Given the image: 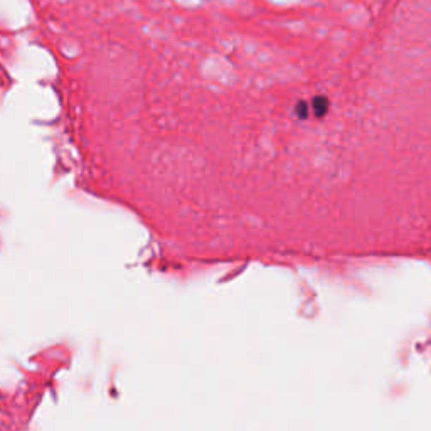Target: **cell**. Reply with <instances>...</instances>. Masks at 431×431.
Returning a JSON list of instances; mask_svg holds the SVG:
<instances>
[{
    "label": "cell",
    "instance_id": "cell-1",
    "mask_svg": "<svg viewBox=\"0 0 431 431\" xmlns=\"http://www.w3.org/2000/svg\"><path fill=\"white\" fill-rule=\"evenodd\" d=\"M312 112L317 118L325 117L328 112V100L325 96H315L312 101Z\"/></svg>",
    "mask_w": 431,
    "mask_h": 431
},
{
    "label": "cell",
    "instance_id": "cell-2",
    "mask_svg": "<svg viewBox=\"0 0 431 431\" xmlns=\"http://www.w3.org/2000/svg\"><path fill=\"white\" fill-rule=\"evenodd\" d=\"M296 113H298V117H300V118H306V117H308V113H310L308 105H306L305 101H301V103H298V106H296Z\"/></svg>",
    "mask_w": 431,
    "mask_h": 431
}]
</instances>
